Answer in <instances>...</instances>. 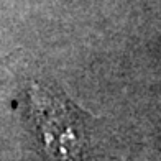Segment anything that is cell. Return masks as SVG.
I'll list each match as a JSON object with an SVG mask.
<instances>
[{
	"label": "cell",
	"mask_w": 161,
	"mask_h": 161,
	"mask_svg": "<svg viewBox=\"0 0 161 161\" xmlns=\"http://www.w3.org/2000/svg\"><path fill=\"white\" fill-rule=\"evenodd\" d=\"M30 99L48 158L51 161H80L86 127L72 104L40 84L31 86Z\"/></svg>",
	"instance_id": "6da1fadb"
}]
</instances>
